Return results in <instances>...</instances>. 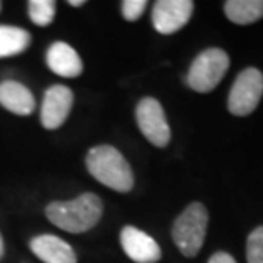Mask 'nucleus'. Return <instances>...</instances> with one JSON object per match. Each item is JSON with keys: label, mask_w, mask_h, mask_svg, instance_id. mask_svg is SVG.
<instances>
[{"label": "nucleus", "mask_w": 263, "mask_h": 263, "mask_svg": "<svg viewBox=\"0 0 263 263\" xmlns=\"http://www.w3.org/2000/svg\"><path fill=\"white\" fill-rule=\"evenodd\" d=\"M246 260L248 263H263V226L251 231L246 239Z\"/></svg>", "instance_id": "16"}, {"label": "nucleus", "mask_w": 263, "mask_h": 263, "mask_svg": "<svg viewBox=\"0 0 263 263\" xmlns=\"http://www.w3.org/2000/svg\"><path fill=\"white\" fill-rule=\"evenodd\" d=\"M209 263H238V261H236L229 253H224V251H217V253H214L212 256H210Z\"/></svg>", "instance_id": "18"}, {"label": "nucleus", "mask_w": 263, "mask_h": 263, "mask_svg": "<svg viewBox=\"0 0 263 263\" xmlns=\"http://www.w3.org/2000/svg\"><path fill=\"white\" fill-rule=\"evenodd\" d=\"M0 9H2V4H0Z\"/></svg>", "instance_id": "21"}, {"label": "nucleus", "mask_w": 263, "mask_h": 263, "mask_svg": "<svg viewBox=\"0 0 263 263\" xmlns=\"http://www.w3.org/2000/svg\"><path fill=\"white\" fill-rule=\"evenodd\" d=\"M135 120L144 137L156 147H166L171 140V130L167 125L164 109L154 98L140 99L135 109Z\"/></svg>", "instance_id": "6"}, {"label": "nucleus", "mask_w": 263, "mask_h": 263, "mask_svg": "<svg viewBox=\"0 0 263 263\" xmlns=\"http://www.w3.org/2000/svg\"><path fill=\"white\" fill-rule=\"evenodd\" d=\"M192 0H159L152 7V26L161 34L180 31L193 14Z\"/></svg>", "instance_id": "7"}, {"label": "nucleus", "mask_w": 263, "mask_h": 263, "mask_svg": "<svg viewBox=\"0 0 263 263\" xmlns=\"http://www.w3.org/2000/svg\"><path fill=\"white\" fill-rule=\"evenodd\" d=\"M4 256V241H2V236H0V258Z\"/></svg>", "instance_id": "20"}, {"label": "nucleus", "mask_w": 263, "mask_h": 263, "mask_svg": "<svg viewBox=\"0 0 263 263\" xmlns=\"http://www.w3.org/2000/svg\"><path fill=\"white\" fill-rule=\"evenodd\" d=\"M229 55L220 48H207L197 55L186 73V84L197 92H210L229 70Z\"/></svg>", "instance_id": "4"}, {"label": "nucleus", "mask_w": 263, "mask_h": 263, "mask_svg": "<svg viewBox=\"0 0 263 263\" xmlns=\"http://www.w3.org/2000/svg\"><path fill=\"white\" fill-rule=\"evenodd\" d=\"M120 243L128 258L135 263H157L162 256L156 239H152L149 234L134 226H125L122 229Z\"/></svg>", "instance_id": "8"}, {"label": "nucleus", "mask_w": 263, "mask_h": 263, "mask_svg": "<svg viewBox=\"0 0 263 263\" xmlns=\"http://www.w3.org/2000/svg\"><path fill=\"white\" fill-rule=\"evenodd\" d=\"M263 94V73L255 67L239 72L229 91L228 109L234 117H248L256 109Z\"/></svg>", "instance_id": "5"}, {"label": "nucleus", "mask_w": 263, "mask_h": 263, "mask_svg": "<svg viewBox=\"0 0 263 263\" xmlns=\"http://www.w3.org/2000/svg\"><path fill=\"white\" fill-rule=\"evenodd\" d=\"M103 215V202L94 193H84L70 202H53L46 207V217L57 228L72 234L92 229Z\"/></svg>", "instance_id": "1"}, {"label": "nucleus", "mask_w": 263, "mask_h": 263, "mask_svg": "<svg viewBox=\"0 0 263 263\" xmlns=\"http://www.w3.org/2000/svg\"><path fill=\"white\" fill-rule=\"evenodd\" d=\"M209 226V212L203 203L193 202L178 215L173 224V241L178 250L188 258L198 255L202 250Z\"/></svg>", "instance_id": "3"}, {"label": "nucleus", "mask_w": 263, "mask_h": 263, "mask_svg": "<svg viewBox=\"0 0 263 263\" xmlns=\"http://www.w3.org/2000/svg\"><path fill=\"white\" fill-rule=\"evenodd\" d=\"M86 166L99 183L115 192L127 193L134 188L135 180L130 164L122 152L111 145L92 147L86 156Z\"/></svg>", "instance_id": "2"}, {"label": "nucleus", "mask_w": 263, "mask_h": 263, "mask_svg": "<svg viewBox=\"0 0 263 263\" xmlns=\"http://www.w3.org/2000/svg\"><path fill=\"white\" fill-rule=\"evenodd\" d=\"M31 250L45 263H77L76 251L59 236L43 234L31 239Z\"/></svg>", "instance_id": "10"}, {"label": "nucleus", "mask_w": 263, "mask_h": 263, "mask_svg": "<svg viewBox=\"0 0 263 263\" xmlns=\"http://www.w3.org/2000/svg\"><path fill=\"white\" fill-rule=\"evenodd\" d=\"M68 5H72V7H81V5H84V0H68Z\"/></svg>", "instance_id": "19"}, {"label": "nucleus", "mask_w": 263, "mask_h": 263, "mask_svg": "<svg viewBox=\"0 0 263 263\" xmlns=\"http://www.w3.org/2000/svg\"><path fill=\"white\" fill-rule=\"evenodd\" d=\"M73 94L67 86H51L46 89L41 106V123L46 130H55L64 125L72 109Z\"/></svg>", "instance_id": "9"}, {"label": "nucleus", "mask_w": 263, "mask_h": 263, "mask_svg": "<svg viewBox=\"0 0 263 263\" xmlns=\"http://www.w3.org/2000/svg\"><path fill=\"white\" fill-rule=\"evenodd\" d=\"M224 12L234 24H253L263 17V0H228L224 4Z\"/></svg>", "instance_id": "13"}, {"label": "nucleus", "mask_w": 263, "mask_h": 263, "mask_svg": "<svg viewBox=\"0 0 263 263\" xmlns=\"http://www.w3.org/2000/svg\"><path fill=\"white\" fill-rule=\"evenodd\" d=\"M31 43V34L28 31L15 26H0V59L19 55Z\"/></svg>", "instance_id": "14"}, {"label": "nucleus", "mask_w": 263, "mask_h": 263, "mask_svg": "<svg viewBox=\"0 0 263 263\" xmlns=\"http://www.w3.org/2000/svg\"><path fill=\"white\" fill-rule=\"evenodd\" d=\"M0 104L19 117H28L36 108L34 96L28 87L17 81L0 82Z\"/></svg>", "instance_id": "12"}, {"label": "nucleus", "mask_w": 263, "mask_h": 263, "mask_svg": "<svg viewBox=\"0 0 263 263\" xmlns=\"http://www.w3.org/2000/svg\"><path fill=\"white\" fill-rule=\"evenodd\" d=\"M145 7H147L145 0H125V2H122V14L127 21L134 23V21H137L144 14Z\"/></svg>", "instance_id": "17"}, {"label": "nucleus", "mask_w": 263, "mask_h": 263, "mask_svg": "<svg viewBox=\"0 0 263 263\" xmlns=\"http://www.w3.org/2000/svg\"><path fill=\"white\" fill-rule=\"evenodd\" d=\"M28 12L36 26H48L55 17L57 4L53 0H29Z\"/></svg>", "instance_id": "15"}, {"label": "nucleus", "mask_w": 263, "mask_h": 263, "mask_svg": "<svg viewBox=\"0 0 263 263\" xmlns=\"http://www.w3.org/2000/svg\"><path fill=\"white\" fill-rule=\"evenodd\" d=\"M46 64H48L50 70L55 72L57 76L68 79L81 76L84 70L82 60L77 55V51L70 45L62 43V41H57V43H53L48 48Z\"/></svg>", "instance_id": "11"}]
</instances>
